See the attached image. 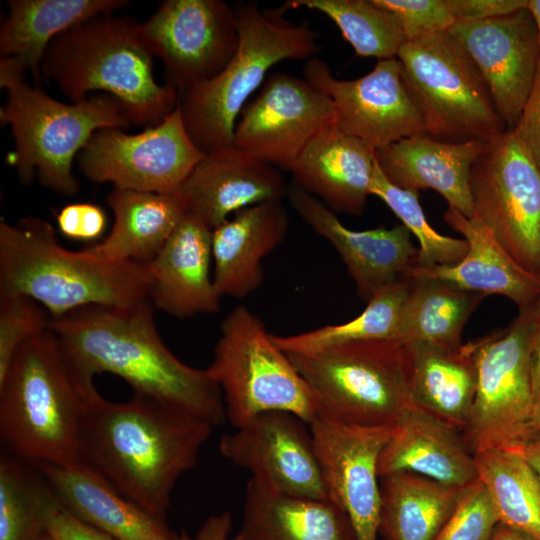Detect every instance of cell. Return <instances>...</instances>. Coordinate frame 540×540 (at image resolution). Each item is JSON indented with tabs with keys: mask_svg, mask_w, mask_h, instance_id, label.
Returning <instances> with one entry per match:
<instances>
[{
	"mask_svg": "<svg viewBox=\"0 0 540 540\" xmlns=\"http://www.w3.org/2000/svg\"><path fill=\"white\" fill-rule=\"evenodd\" d=\"M149 299L121 306H87L58 318L56 336L76 380L86 391L111 373L134 393L197 417L213 427L226 420L222 393L207 369L182 362L163 342Z\"/></svg>",
	"mask_w": 540,
	"mask_h": 540,
	"instance_id": "obj_1",
	"label": "cell"
},
{
	"mask_svg": "<svg viewBox=\"0 0 540 540\" xmlns=\"http://www.w3.org/2000/svg\"><path fill=\"white\" fill-rule=\"evenodd\" d=\"M213 428L143 394L113 402L95 389L85 401L79 458L122 495L166 521L177 481L197 464Z\"/></svg>",
	"mask_w": 540,
	"mask_h": 540,
	"instance_id": "obj_2",
	"label": "cell"
},
{
	"mask_svg": "<svg viewBox=\"0 0 540 540\" xmlns=\"http://www.w3.org/2000/svg\"><path fill=\"white\" fill-rule=\"evenodd\" d=\"M149 286L145 264L109 262L66 249L42 218L0 221V296H27L58 318L87 306L148 299Z\"/></svg>",
	"mask_w": 540,
	"mask_h": 540,
	"instance_id": "obj_3",
	"label": "cell"
},
{
	"mask_svg": "<svg viewBox=\"0 0 540 540\" xmlns=\"http://www.w3.org/2000/svg\"><path fill=\"white\" fill-rule=\"evenodd\" d=\"M152 60L140 23L105 13L56 36L40 69L71 103L102 91L121 103L131 124L153 127L175 109L178 92L155 81Z\"/></svg>",
	"mask_w": 540,
	"mask_h": 540,
	"instance_id": "obj_4",
	"label": "cell"
},
{
	"mask_svg": "<svg viewBox=\"0 0 540 540\" xmlns=\"http://www.w3.org/2000/svg\"><path fill=\"white\" fill-rule=\"evenodd\" d=\"M92 391L76 380L54 333H38L20 347L0 381L1 441L29 463L80 462L81 419Z\"/></svg>",
	"mask_w": 540,
	"mask_h": 540,
	"instance_id": "obj_5",
	"label": "cell"
},
{
	"mask_svg": "<svg viewBox=\"0 0 540 540\" xmlns=\"http://www.w3.org/2000/svg\"><path fill=\"white\" fill-rule=\"evenodd\" d=\"M234 8L239 43L233 57L214 78L178 94L187 133L204 153L234 144L239 115L272 66L288 59L308 60L321 48L318 33L307 21L286 18L284 4L266 9L250 1Z\"/></svg>",
	"mask_w": 540,
	"mask_h": 540,
	"instance_id": "obj_6",
	"label": "cell"
},
{
	"mask_svg": "<svg viewBox=\"0 0 540 540\" xmlns=\"http://www.w3.org/2000/svg\"><path fill=\"white\" fill-rule=\"evenodd\" d=\"M25 69L14 58H1L0 86L7 101L0 108L2 125H9L15 150L9 157L19 180L34 176L52 191L72 196L79 184L72 173L76 155L99 129H127L130 121L113 96L90 95L78 103H63L39 86H30Z\"/></svg>",
	"mask_w": 540,
	"mask_h": 540,
	"instance_id": "obj_7",
	"label": "cell"
},
{
	"mask_svg": "<svg viewBox=\"0 0 540 540\" xmlns=\"http://www.w3.org/2000/svg\"><path fill=\"white\" fill-rule=\"evenodd\" d=\"M287 355L314 392L318 415L355 425H390L415 406L398 340L350 341Z\"/></svg>",
	"mask_w": 540,
	"mask_h": 540,
	"instance_id": "obj_8",
	"label": "cell"
},
{
	"mask_svg": "<svg viewBox=\"0 0 540 540\" xmlns=\"http://www.w3.org/2000/svg\"><path fill=\"white\" fill-rule=\"evenodd\" d=\"M206 369L222 393L226 420L234 428L268 411L289 412L307 424L318 415L310 386L263 321L244 305L223 319Z\"/></svg>",
	"mask_w": 540,
	"mask_h": 540,
	"instance_id": "obj_9",
	"label": "cell"
},
{
	"mask_svg": "<svg viewBox=\"0 0 540 540\" xmlns=\"http://www.w3.org/2000/svg\"><path fill=\"white\" fill-rule=\"evenodd\" d=\"M396 59L427 135L490 141L507 131L480 72L448 31L406 41Z\"/></svg>",
	"mask_w": 540,
	"mask_h": 540,
	"instance_id": "obj_10",
	"label": "cell"
},
{
	"mask_svg": "<svg viewBox=\"0 0 540 540\" xmlns=\"http://www.w3.org/2000/svg\"><path fill=\"white\" fill-rule=\"evenodd\" d=\"M538 326L527 308L506 328L470 342L477 386L461 436L473 455L529 438L534 405L531 359Z\"/></svg>",
	"mask_w": 540,
	"mask_h": 540,
	"instance_id": "obj_11",
	"label": "cell"
},
{
	"mask_svg": "<svg viewBox=\"0 0 540 540\" xmlns=\"http://www.w3.org/2000/svg\"><path fill=\"white\" fill-rule=\"evenodd\" d=\"M473 217L540 277V168L512 131L487 142L469 177Z\"/></svg>",
	"mask_w": 540,
	"mask_h": 540,
	"instance_id": "obj_12",
	"label": "cell"
},
{
	"mask_svg": "<svg viewBox=\"0 0 540 540\" xmlns=\"http://www.w3.org/2000/svg\"><path fill=\"white\" fill-rule=\"evenodd\" d=\"M176 105L162 122L137 134L119 128L97 130L78 155L91 181L144 192L177 191L203 158Z\"/></svg>",
	"mask_w": 540,
	"mask_h": 540,
	"instance_id": "obj_13",
	"label": "cell"
},
{
	"mask_svg": "<svg viewBox=\"0 0 540 540\" xmlns=\"http://www.w3.org/2000/svg\"><path fill=\"white\" fill-rule=\"evenodd\" d=\"M140 34L178 94L218 75L239 43L235 8L223 0L163 1Z\"/></svg>",
	"mask_w": 540,
	"mask_h": 540,
	"instance_id": "obj_14",
	"label": "cell"
},
{
	"mask_svg": "<svg viewBox=\"0 0 540 540\" xmlns=\"http://www.w3.org/2000/svg\"><path fill=\"white\" fill-rule=\"evenodd\" d=\"M303 78L332 100L338 129L375 152L426 134L424 118L403 82L396 58L378 60L372 71L358 79L340 80L316 56L306 60Z\"/></svg>",
	"mask_w": 540,
	"mask_h": 540,
	"instance_id": "obj_15",
	"label": "cell"
},
{
	"mask_svg": "<svg viewBox=\"0 0 540 540\" xmlns=\"http://www.w3.org/2000/svg\"><path fill=\"white\" fill-rule=\"evenodd\" d=\"M333 124L336 110L326 94L304 78L277 72L240 113L234 145L288 170L310 140Z\"/></svg>",
	"mask_w": 540,
	"mask_h": 540,
	"instance_id": "obj_16",
	"label": "cell"
},
{
	"mask_svg": "<svg viewBox=\"0 0 540 540\" xmlns=\"http://www.w3.org/2000/svg\"><path fill=\"white\" fill-rule=\"evenodd\" d=\"M308 426L330 498L348 516L357 540H377L378 460L394 424L355 425L317 415Z\"/></svg>",
	"mask_w": 540,
	"mask_h": 540,
	"instance_id": "obj_17",
	"label": "cell"
},
{
	"mask_svg": "<svg viewBox=\"0 0 540 540\" xmlns=\"http://www.w3.org/2000/svg\"><path fill=\"white\" fill-rule=\"evenodd\" d=\"M219 451L234 465L281 492L331 499L309 426L284 411L263 412L220 438Z\"/></svg>",
	"mask_w": 540,
	"mask_h": 540,
	"instance_id": "obj_18",
	"label": "cell"
},
{
	"mask_svg": "<svg viewBox=\"0 0 540 540\" xmlns=\"http://www.w3.org/2000/svg\"><path fill=\"white\" fill-rule=\"evenodd\" d=\"M448 32L480 72L508 131L516 126L533 87L540 48L526 8L484 20L456 21Z\"/></svg>",
	"mask_w": 540,
	"mask_h": 540,
	"instance_id": "obj_19",
	"label": "cell"
},
{
	"mask_svg": "<svg viewBox=\"0 0 540 540\" xmlns=\"http://www.w3.org/2000/svg\"><path fill=\"white\" fill-rule=\"evenodd\" d=\"M287 198L296 213L337 251L365 302L417 266L419 249L414 247L411 233L403 224L356 231L342 224L334 211L294 183L288 187Z\"/></svg>",
	"mask_w": 540,
	"mask_h": 540,
	"instance_id": "obj_20",
	"label": "cell"
},
{
	"mask_svg": "<svg viewBox=\"0 0 540 540\" xmlns=\"http://www.w3.org/2000/svg\"><path fill=\"white\" fill-rule=\"evenodd\" d=\"M288 187L276 167L233 144L205 153L178 191L187 213L213 230L245 208L282 200Z\"/></svg>",
	"mask_w": 540,
	"mask_h": 540,
	"instance_id": "obj_21",
	"label": "cell"
},
{
	"mask_svg": "<svg viewBox=\"0 0 540 540\" xmlns=\"http://www.w3.org/2000/svg\"><path fill=\"white\" fill-rule=\"evenodd\" d=\"M212 229L186 213L157 255L145 263L148 299L166 314L186 319L220 310L210 273Z\"/></svg>",
	"mask_w": 540,
	"mask_h": 540,
	"instance_id": "obj_22",
	"label": "cell"
},
{
	"mask_svg": "<svg viewBox=\"0 0 540 540\" xmlns=\"http://www.w3.org/2000/svg\"><path fill=\"white\" fill-rule=\"evenodd\" d=\"M376 163L375 150L333 124L305 146L288 171L294 184L335 213H363Z\"/></svg>",
	"mask_w": 540,
	"mask_h": 540,
	"instance_id": "obj_23",
	"label": "cell"
},
{
	"mask_svg": "<svg viewBox=\"0 0 540 540\" xmlns=\"http://www.w3.org/2000/svg\"><path fill=\"white\" fill-rule=\"evenodd\" d=\"M487 142H447L421 134L399 140L375 155L381 171L394 185L417 192L433 189L449 207L473 217L470 170Z\"/></svg>",
	"mask_w": 540,
	"mask_h": 540,
	"instance_id": "obj_24",
	"label": "cell"
},
{
	"mask_svg": "<svg viewBox=\"0 0 540 540\" xmlns=\"http://www.w3.org/2000/svg\"><path fill=\"white\" fill-rule=\"evenodd\" d=\"M282 200L245 208L212 230L213 282L218 295L244 298L263 282V259L285 238Z\"/></svg>",
	"mask_w": 540,
	"mask_h": 540,
	"instance_id": "obj_25",
	"label": "cell"
},
{
	"mask_svg": "<svg viewBox=\"0 0 540 540\" xmlns=\"http://www.w3.org/2000/svg\"><path fill=\"white\" fill-rule=\"evenodd\" d=\"M72 514L116 540H172L166 521L151 515L83 462L35 464Z\"/></svg>",
	"mask_w": 540,
	"mask_h": 540,
	"instance_id": "obj_26",
	"label": "cell"
},
{
	"mask_svg": "<svg viewBox=\"0 0 540 540\" xmlns=\"http://www.w3.org/2000/svg\"><path fill=\"white\" fill-rule=\"evenodd\" d=\"M445 222L468 243V252L454 265L414 266L408 274L435 278L484 295H502L519 311L531 307L540 293V277L521 267L476 218L448 207Z\"/></svg>",
	"mask_w": 540,
	"mask_h": 540,
	"instance_id": "obj_27",
	"label": "cell"
},
{
	"mask_svg": "<svg viewBox=\"0 0 540 540\" xmlns=\"http://www.w3.org/2000/svg\"><path fill=\"white\" fill-rule=\"evenodd\" d=\"M399 472L420 474L457 487L478 479L474 455L461 433L416 406L394 424L379 456V478Z\"/></svg>",
	"mask_w": 540,
	"mask_h": 540,
	"instance_id": "obj_28",
	"label": "cell"
},
{
	"mask_svg": "<svg viewBox=\"0 0 540 540\" xmlns=\"http://www.w3.org/2000/svg\"><path fill=\"white\" fill-rule=\"evenodd\" d=\"M235 540H357L344 510L332 499L281 492L250 478Z\"/></svg>",
	"mask_w": 540,
	"mask_h": 540,
	"instance_id": "obj_29",
	"label": "cell"
},
{
	"mask_svg": "<svg viewBox=\"0 0 540 540\" xmlns=\"http://www.w3.org/2000/svg\"><path fill=\"white\" fill-rule=\"evenodd\" d=\"M402 344L414 405L461 433L469 419L477 386L470 342L459 347Z\"/></svg>",
	"mask_w": 540,
	"mask_h": 540,
	"instance_id": "obj_30",
	"label": "cell"
},
{
	"mask_svg": "<svg viewBox=\"0 0 540 540\" xmlns=\"http://www.w3.org/2000/svg\"><path fill=\"white\" fill-rule=\"evenodd\" d=\"M107 204L114 215L111 231L85 251L109 262L151 261L187 213L178 190L161 193L114 188Z\"/></svg>",
	"mask_w": 540,
	"mask_h": 540,
	"instance_id": "obj_31",
	"label": "cell"
},
{
	"mask_svg": "<svg viewBox=\"0 0 540 540\" xmlns=\"http://www.w3.org/2000/svg\"><path fill=\"white\" fill-rule=\"evenodd\" d=\"M125 0H10L0 29L1 58H14L40 83L51 41L74 25L124 7Z\"/></svg>",
	"mask_w": 540,
	"mask_h": 540,
	"instance_id": "obj_32",
	"label": "cell"
},
{
	"mask_svg": "<svg viewBox=\"0 0 540 540\" xmlns=\"http://www.w3.org/2000/svg\"><path fill=\"white\" fill-rule=\"evenodd\" d=\"M380 479L379 534L385 540H433L464 488L411 472Z\"/></svg>",
	"mask_w": 540,
	"mask_h": 540,
	"instance_id": "obj_33",
	"label": "cell"
},
{
	"mask_svg": "<svg viewBox=\"0 0 540 540\" xmlns=\"http://www.w3.org/2000/svg\"><path fill=\"white\" fill-rule=\"evenodd\" d=\"M411 287L402 314L398 341L444 347L462 345L463 328L486 295L448 282L410 275Z\"/></svg>",
	"mask_w": 540,
	"mask_h": 540,
	"instance_id": "obj_34",
	"label": "cell"
},
{
	"mask_svg": "<svg viewBox=\"0 0 540 540\" xmlns=\"http://www.w3.org/2000/svg\"><path fill=\"white\" fill-rule=\"evenodd\" d=\"M474 460L500 524L540 540V482L529 464L508 448L478 452Z\"/></svg>",
	"mask_w": 540,
	"mask_h": 540,
	"instance_id": "obj_35",
	"label": "cell"
},
{
	"mask_svg": "<svg viewBox=\"0 0 540 540\" xmlns=\"http://www.w3.org/2000/svg\"><path fill=\"white\" fill-rule=\"evenodd\" d=\"M411 287L409 275L378 291L355 318L310 331L277 336L276 345L285 353H307L331 345L372 339L398 340L403 310Z\"/></svg>",
	"mask_w": 540,
	"mask_h": 540,
	"instance_id": "obj_36",
	"label": "cell"
},
{
	"mask_svg": "<svg viewBox=\"0 0 540 540\" xmlns=\"http://www.w3.org/2000/svg\"><path fill=\"white\" fill-rule=\"evenodd\" d=\"M11 453L0 456V540H39L59 499L40 471Z\"/></svg>",
	"mask_w": 540,
	"mask_h": 540,
	"instance_id": "obj_37",
	"label": "cell"
},
{
	"mask_svg": "<svg viewBox=\"0 0 540 540\" xmlns=\"http://www.w3.org/2000/svg\"><path fill=\"white\" fill-rule=\"evenodd\" d=\"M283 4L288 10L307 8L329 17L359 56L396 58L406 42L395 16L373 0H288Z\"/></svg>",
	"mask_w": 540,
	"mask_h": 540,
	"instance_id": "obj_38",
	"label": "cell"
},
{
	"mask_svg": "<svg viewBox=\"0 0 540 540\" xmlns=\"http://www.w3.org/2000/svg\"><path fill=\"white\" fill-rule=\"evenodd\" d=\"M370 195L381 199L402 221L419 242L417 266L454 265L468 252V243L436 232L428 223L418 200V192L402 189L391 183L377 161L370 186Z\"/></svg>",
	"mask_w": 540,
	"mask_h": 540,
	"instance_id": "obj_39",
	"label": "cell"
},
{
	"mask_svg": "<svg viewBox=\"0 0 540 540\" xmlns=\"http://www.w3.org/2000/svg\"><path fill=\"white\" fill-rule=\"evenodd\" d=\"M50 320L48 311L27 296H0V381L5 378L20 347L47 330Z\"/></svg>",
	"mask_w": 540,
	"mask_h": 540,
	"instance_id": "obj_40",
	"label": "cell"
},
{
	"mask_svg": "<svg viewBox=\"0 0 540 540\" xmlns=\"http://www.w3.org/2000/svg\"><path fill=\"white\" fill-rule=\"evenodd\" d=\"M499 524L493 501L477 479L463 488L455 509L433 540H489Z\"/></svg>",
	"mask_w": 540,
	"mask_h": 540,
	"instance_id": "obj_41",
	"label": "cell"
},
{
	"mask_svg": "<svg viewBox=\"0 0 540 540\" xmlns=\"http://www.w3.org/2000/svg\"><path fill=\"white\" fill-rule=\"evenodd\" d=\"M397 19L406 41L448 31L456 19L446 0H373Z\"/></svg>",
	"mask_w": 540,
	"mask_h": 540,
	"instance_id": "obj_42",
	"label": "cell"
},
{
	"mask_svg": "<svg viewBox=\"0 0 540 540\" xmlns=\"http://www.w3.org/2000/svg\"><path fill=\"white\" fill-rule=\"evenodd\" d=\"M107 224L105 212L92 203H72L57 215L58 229L67 238L92 241L100 238Z\"/></svg>",
	"mask_w": 540,
	"mask_h": 540,
	"instance_id": "obj_43",
	"label": "cell"
},
{
	"mask_svg": "<svg viewBox=\"0 0 540 540\" xmlns=\"http://www.w3.org/2000/svg\"><path fill=\"white\" fill-rule=\"evenodd\" d=\"M46 533L52 540H116L76 517L61 502L47 514Z\"/></svg>",
	"mask_w": 540,
	"mask_h": 540,
	"instance_id": "obj_44",
	"label": "cell"
},
{
	"mask_svg": "<svg viewBox=\"0 0 540 540\" xmlns=\"http://www.w3.org/2000/svg\"><path fill=\"white\" fill-rule=\"evenodd\" d=\"M511 131L540 168V62L531 92Z\"/></svg>",
	"mask_w": 540,
	"mask_h": 540,
	"instance_id": "obj_45",
	"label": "cell"
},
{
	"mask_svg": "<svg viewBox=\"0 0 540 540\" xmlns=\"http://www.w3.org/2000/svg\"><path fill=\"white\" fill-rule=\"evenodd\" d=\"M456 21L484 20L527 7L528 0H446Z\"/></svg>",
	"mask_w": 540,
	"mask_h": 540,
	"instance_id": "obj_46",
	"label": "cell"
},
{
	"mask_svg": "<svg viewBox=\"0 0 540 540\" xmlns=\"http://www.w3.org/2000/svg\"><path fill=\"white\" fill-rule=\"evenodd\" d=\"M232 527V515L224 511L207 517L195 534L174 533L172 540H235L234 536H231Z\"/></svg>",
	"mask_w": 540,
	"mask_h": 540,
	"instance_id": "obj_47",
	"label": "cell"
},
{
	"mask_svg": "<svg viewBox=\"0 0 540 540\" xmlns=\"http://www.w3.org/2000/svg\"><path fill=\"white\" fill-rule=\"evenodd\" d=\"M508 449L519 454L529 464L540 482V433Z\"/></svg>",
	"mask_w": 540,
	"mask_h": 540,
	"instance_id": "obj_48",
	"label": "cell"
},
{
	"mask_svg": "<svg viewBox=\"0 0 540 540\" xmlns=\"http://www.w3.org/2000/svg\"><path fill=\"white\" fill-rule=\"evenodd\" d=\"M531 371L535 398L540 393V320L532 351Z\"/></svg>",
	"mask_w": 540,
	"mask_h": 540,
	"instance_id": "obj_49",
	"label": "cell"
},
{
	"mask_svg": "<svg viewBox=\"0 0 540 540\" xmlns=\"http://www.w3.org/2000/svg\"><path fill=\"white\" fill-rule=\"evenodd\" d=\"M489 540H536L533 537L513 529L511 527L499 524Z\"/></svg>",
	"mask_w": 540,
	"mask_h": 540,
	"instance_id": "obj_50",
	"label": "cell"
},
{
	"mask_svg": "<svg viewBox=\"0 0 540 540\" xmlns=\"http://www.w3.org/2000/svg\"><path fill=\"white\" fill-rule=\"evenodd\" d=\"M529 437L540 433V393L534 398L532 414L528 424Z\"/></svg>",
	"mask_w": 540,
	"mask_h": 540,
	"instance_id": "obj_51",
	"label": "cell"
},
{
	"mask_svg": "<svg viewBox=\"0 0 540 540\" xmlns=\"http://www.w3.org/2000/svg\"><path fill=\"white\" fill-rule=\"evenodd\" d=\"M527 9L530 11L535 21L540 48V0H528Z\"/></svg>",
	"mask_w": 540,
	"mask_h": 540,
	"instance_id": "obj_52",
	"label": "cell"
},
{
	"mask_svg": "<svg viewBox=\"0 0 540 540\" xmlns=\"http://www.w3.org/2000/svg\"><path fill=\"white\" fill-rule=\"evenodd\" d=\"M533 316L539 321L540 320V293L534 302V304L528 308Z\"/></svg>",
	"mask_w": 540,
	"mask_h": 540,
	"instance_id": "obj_53",
	"label": "cell"
},
{
	"mask_svg": "<svg viewBox=\"0 0 540 540\" xmlns=\"http://www.w3.org/2000/svg\"><path fill=\"white\" fill-rule=\"evenodd\" d=\"M39 540H52V538L46 533Z\"/></svg>",
	"mask_w": 540,
	"mask_h": 540,
	"instance_id": "obj_54",
	"label": "cell"
}]
</instances>
